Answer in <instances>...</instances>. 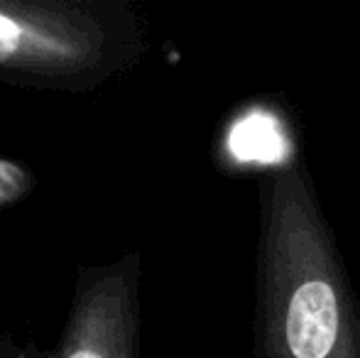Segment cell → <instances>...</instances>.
I'll return each instance as SVG.
<instances>
[{"instance_id":"cell-1","label":"cell","mask_w":360,"mask_h":358,"mask_svg":"<svg viewBox=\"0 0 360 358\" xmlns=\"http://www.w3.org/2000/svg\"><path fill=\"white\" fill-rule=\"evenodd\" d=\"M255 358H360V302L307 170L260 189Z\"/></svg>"},{"instance_id":"cell-2","label":"cell","mask_w":360,"mask_h":358,"mask_svg":"<svg viewBox=\"0 0 360 358\" xmlns=\"http://www.w3.org/2000/svg\"><path fill=\"white\" fill-rule=\"evenodd\" d=\"M133 30L130 0H0V72L96 67Z\"/></svg>"},{"instance_id":"cell-3","label":"cell","mask_w":360,"mask_h":358,"mask_svg":"<svg viewBox=\"0 0 360 358\" xmlns=\"http://www.w3.org/2000/svg\"><path fill=\"white\" fill-rule=\"evenodd\" d=\"M20 179V172L15 167H10L8 162H0V186H8V189H15ZM18 191V189H15Z\"/></svg>"},{"instance_id":"cell-4","label":"cell","mask_w":360,"mask_h":358,"mask_svg":"<svg viewBox=\"0 0 360 358\" xmlns=\"http://www.w3.org/2000/svg\"><path fill=\"white\" fill-rule=\"evenodd\" d=\"M69 358H103V356L94 354V351H76V354H72Z\"/></svg>"}]
</instances>
